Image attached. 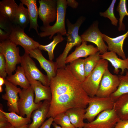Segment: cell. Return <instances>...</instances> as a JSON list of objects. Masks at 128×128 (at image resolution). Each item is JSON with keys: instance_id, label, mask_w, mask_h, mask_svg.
I'll return each instance as SVG.
<instances>
[{"instance_id": "cell-8", "label": "cell", "mask_w": 128, "mask_h": 128, "mask_svg": "<svg viewBox=\"0 0 128 128\" xmlns=\"http://www.w3.org/2000/svg\"><path fill=\"white\" fill-rule=\"evenodd\" d=\"M120 119L113 108L101 113L92 121L85 123L83 128H113Z\"/></svg>"}, {"instance_id": "cell-18", "label": "cell", "mask_w": 128, "mask_h": 128, "mask_svg": "<svg viewBox=\"0 0 128 128\" xmlns=\"http://www.w3.org/2000/svg\"><path fill=\"white\" fill-rule=\"evenodd\" d=\"M116 54L113 52H107L100 54L101 58L109 61L114 69V72L118 74L119 72V69L121 70V75L124 74L126 71L128 70V57L125 59L118 58Z\"/></svg>"}, {"instance_id": "cell-1", "label": "cell", "mask_w": 128, "mask_h": 128, "mask_svg": "<svg viewBox=\"0 0 128 128\" xmlns=\"http://www.w3.org/2000/svg\"><path fill=\"white\" fill-rule=\"evenodd\" d=\"M52 98L47 117L54 118L57 114L74 108H86L90 97L71 72L69 64L58 69L56 75L50 82Z\"/></svg>"}, {"instance_id": "cell-33", "label": "cell", "mask_w": 128, "mask_h": 128, "mask_svg": "<svg viewBox=\"0 0 128 128\" xmlns=\"http://www.w3.org/2000/svg\"><path fill=\"white\" fill-rule=\"evenodd\" d=\"M116 0H112L110 5L108 8L104 12H100L99 14L101 16L109 18L111 21L113 25L117 26L118 20L115 17L114 14V9Z\"/></svg>"}, {"instance_id": "cell-17", "label": "cell", "mask_w": 128, "mask_h": 128, "mask_svg": "<svg viewBox=\"0 0 128 128\" xmlns=\"http://www.w3.org/2000/svg\"><path fill=\"white\" fill-rule=\"evenodd\" d=\"M99 51L97 47L91 45H88L87 42L82 41V44L77 47L74 51L67 57L65 63H70L81 57L86 58L88 56L94 54Z\"/></svg>"}, {"instance_id": "cell-27", "label": "cell", "mask_w": 128, "mask_h": 128, "mask_svg": "<svg viewBox=\"0 0 128 128\" xmlns=\"http://www.w3.org/2000/svg\"><path fill=\"white\" fill-rule=\"evenodd\" d=\"M0 110L4 114L12 126L15 127H19L28 124L31 121V119L26 117L24 118L18 115L15 112H4L3 110V106L1 104H0Z\"/></svg>"}, {"instance_id": "cell-38", "label": "cell", "mask_w": 128, "mask_h": 128, "mask_svg": "<svg viewBox=\"0 0 128 128\" xmlns=\"http://www.w3.org/2000/svg\"><path fill=\"white\" fill-rule=\"evenodd\" d=\"M53 122V118H49L48 119L44 122L39 128H50Z\"/></svg>"}, {"instance_id": "cell-30", "label": "cell", "mask_w": 128, "mask_h": 128, "mask_svg": "<svg viewBox=\"0 0 128 128\" xmlns=\"http://www.w3.org/2000/svg\"><path fill=\"white\" fill-rule=\"evenodd\" d=\"M99 51L84 59V65L86 77L94 69L101 58Z\"/></svg>"}, {"instance_id": "cell-3", "label": "cell", "mask_w": 128, "mask_h": 128, "mask_svg": "<svg viewBox=\"0 0 128 128\" xmlns=\"http://www.w3.org/2000/svg\"><path fill=\"white\" fill-rule=\"evenodd\" d=\"M108 66L107 61L101 58L94 69L81 83L83 88L89 97L96 96L103 75Z\"/></svg>"}, {"instance_id": "cell-2", "label": "cell", "mask_w": 128, "mask_h": 128, "mask_svg": "<svg viewBox=\"0 0 128 128\" xmlns=\"http://www.w3.org/2000/svg\"><path fill=\"white\" fill-rule=\"evenodd\" d=\"M57 14L56 21L55 24L51 26L50 25L40 27L42 31L39 33L41 37L49 36L51 39L56 33H60L63 35H66V31L65 24V18L67 7L66 0H57Z\"/></svg>"}, {"instance_id": "cell-23", "label": "cell", "mask_w": 128, "mask_h": 128, "mask_svg": "<svg viewBox=\"0 0 128 128\" xmlns=\"http://www.w3.org/2000/svg\"><path fill=\"white\" fill-rule=\"evenodd\" d=\"M6 79L14 85H18L23 88H27L31 86L23 68L18 66L15 73L8 76Z\"/></svg>"}, {"instance_id": "cell-43", "label": "cell", "mask_w": 128, "mask_h": 128, "mask_svg": "<svg viewBox=\"0 0 128 128\" xmlns=\"http://www.w3.org/2000/svg\"><path fill=\"white\" fill-rule=\"evenodd\" d=\"M52 125H53L54 128H63L55 123V122H53Z\"/></svg>"}, {"instance_id": "cell-34", "label": "cell", "mask_w": 128, "mask_h": 128, "mask_svg": "<svg viewBox=\"0 0 128 128\" xmlns=\"http://www.w3.org/2000/svg\"><path fill=\"white\" fill-rule=\"evenodd\" d=\"M14 24L11 21L0 15V28L7 32L9 35Z\"/></svg>"}, {"instance_id": "cell-24", "label": "cell", "mask_w": 128, "mask_h": 128, "mask_svg": "<svg viewBox=\"0 0 128 128\" xmlns=\"http://www.w3.org/2000/svg\"><path fill=\"white\" fill-rule=\"evenodd\" d=\"M114 108L120 119H128V93L120 96L115 101Z\"/></svg>"}, {"instance_id": "cell-7", "label": "cell", "mask_w": 128, "mask_h": 128, "mask_svg": "<svg viewBox=\"0 0 128 128\" xmlns=\"http://www.w3.org/2000/svg\"><path fill=\"white\" fill-rule=\"evenodd\" d=\"M9 39L17 45L22 47L25 52L28 54L29 51L38 48L40 44L27 35L24 29L15 24L12 29Z\"/></svg>"}, {"instance_id": "cell-37", "label": "cell", "mask_w": 128, "mask_h": 128, "mask_svg": "<svg viewBox=\"0 0 128 128\" xmlns=\"http://www.w3.org/2000/svg\"><path fill=\"white\" fill-rule=\"evenodd\" d=\"M113 128H128V119H120Z\"/></svg>"}, {"instance_id": "cell-29", "label": "cell", "mask_w": 128, "mask_h": 128, "mask_svg": "<svg viewBox=\"0 0 128 128\" xmlns=\"http://www.w3.org/2000/svg\"><path fill=\"white\" fill-rule=\"evenodd\" d=\"M64 39L62 35L58 33L56 36L53 37V41L49 44L46 45L40 44L38 48L40 50H43L47 52L49 60H53L54 58L53 51L55 47L59 43Z\"/></svg>"}, {"instance_id": "cell-42", "label": "cell", "mask_w": 128, "mask_h": 128, "mask_svg": "<svg viewBox=\"0 0 128 128\" xmlns=\"http://www.w3.org/2000/svg\"><path fill=\"white\" fill-rule=\"evenodd\" d=\"M29 125V124H28L24 125L21 127H18V128L12 126L8 128H28V127Z\"/></svg>"}, {"instance_id": "cell-9", "label": "cell", "mask_w": 128, "mask_h": 128, "mask_svg": "<svg viewBox=\"0 0 128 128\" xmlns=\"http://www.w3.org/2000/svg\"><path fill=\"white\" fill-rule=\"evenodd\" d=\"M120 82L119 75L112 74L107 68L103 75L96 96H110L117 90Z\"/></svg>"}, {"instance_id": "cell-28", "label": "cell", "mask_w": 128, "mask_h": 128, "mask_svg": "<svg viewBox=\"0 0 128 128\" xmlns=\"http://www.w3.org/2000/svg\"><path fill=\"white\" fill-rule=\"evenodd\" d=\"M120 83L117 90L111 96L115 101L120 96L128 93V70L124 75H119Z\"/></svg>"}, {"instance_id": "cell-15", "label": "cell", "mask_w": 128, "mask_h": 128, "mask_svg": "<svg viewBox=\"0 0 128 128\" xmlns=\"http://www.w3.org/2000/svg\"><path fill=\"white\" fill-rule=\"evenodd\" d=\"M25 75L34 91L35 102L38 103L42 100L50 101L52 94L50 86L44 85L40 82L35 80L28 75Z\"/></svg>"}, {"instance_id": "cell-10", "label": "cell", "mask_w": 128, "mask_h": 128, "mask_svg": "<svg viewBox=\"0 0 128 128\" xmlns=\"http://www.w3.org/2000/svg\"><path fill=\"white\" fill-rule=\"evenodd\" d=\"M20 64L25 74L40 82L44 85L49 86L50 81L47 75L44 74L39 70L29 54L25 52L21 56Z\"/></svg>"}, {"instance_id": "cell-39", "label": "cell", "mask_w": 128, "mask_h": 128, "mask_svg": "<svg viewBox=\"0 0 128 128\" xmlns=\"http://www.w3.org/2000/svg\"><path fill=\"white\" fill-rule=\"evenodd\" d=\"M9 34L1 28H0V42L9 39Z\"/></svg>"}, {"instance_id": "cell-16", "label": "cell", "mask_w": 128, "mask_h": 128, "mask_svg": "<svg viewBox=\"0 0 128 128\" xmlns=\"http://www.w3.org/2000/svg\"><path fill=\"white\" fill-rule=\"evenodd\" d=\"M102 36L108 45L109 50L115 53L123 59L126 58L123 49V45L124 40L128 37V30L124 34L115 38L110 37L103 33Z\"/></svg>"}, {"instance_id": "cell-22", "label": "cell", "mask_w": 128, "mask_h": 128, "mask_svg": "<svg viewBox=\"0 0 128 128\" xmlns=\"http://www.w3.org/2000/svg\"><path fill=\"white\" fill-rule=\"evenodd\" d=\"M14 0H3L0 2V15L13 23L15 15L18 7Z\"/></svg>"}, {"instance_id": "cell-13", "label": "cell", "mask_w": 128, "mask_h": 128, "mask_svg": "<svg viewBox=\"0 0 128 128\" xmlns=\"http://www.w3.org/2000/svg\"><path fill=\"white\" fill-rule=\"evenodd\" d=\"M5 93L3 94L2 98L7 101L8 110L10 112H14L19 115L18 108V103L19 98L18 94L22 90L17 87L5 79Z\"/></svg>"}, {"instance_id": "cell-20", "label": "cell", "mask_w": 128, "mask_h": 128, "mask_svg": "<svg viewBox=\"0 0 128 128\" xmlns=\"http://www.w3.org/2000/svg\"><path fill=\"white\" fill-rule=\"evenodd\" d=\"M20 1L27 7L29 20V31L33 29L39 36L38 31L39 26L37 23L38 10L37 6V0H20Z\"/></svg>"}, {"instance_id": "cell-25", "label": "cell", "mask_w": 128, "mask_h": 128, "mask_svg": "<svg viewBox=\"0 0 128 128\" xmlns=\"http://www.w3.org/2000/svg\"><path fill=\"white\" fill-rule=\"evenodd\" d=\"M13 23L24 29L29 23L27 9L25 8L21 2L18 5L16 11Z\"/></svg>"}, {"instance_id": "cell-36", "label": "cell", "mask_w": 128, "mask_h": 128, "mask_svg": "<svg viewBox=\"0 0 128 128\" xmlns=\"http://www.w3.org/2000/svg\"><path fill=\"white\" fill-rule=\"evenodd\" d=\"M11 126L4 114L0 110V128H8Z\"/></svg>"}, {"instance_id": "cell-5", "label": "cell", "mask_w": 128, "mask_h": 128, "mask_svg": "<svg viewBox=\"0 0 128 128\" xmlns=\"http://www.w3.org/2000/svg\"><path fill=\"white\" fill-rule=\"evenodd\" d=\"M17 45L9 39L0 43V53L4 56L6 64V71L8 76L12 74L18 64L20 63L21 56Z\"/></svg>"}, {"instance_id": "cell-6", "label": "cell", "mask_w": 128, "mask_h": 128, "mask_svg": "<svg viewBox=\"0 0 128 128\" xmlns=\"http://www.w3.org/2000/svg\"><path fill=\"white\" fill-rule=\"evenodd\" d=\"M19 98L18 108L19 115L31 119L33 112L39 108L41 105V102L36 103L34 102V93L31 86L27 88H23L19 94Z\"/></svg>"}, {"instance_id": "cell-32", "label": "cell", "mask_w": 128, "mask_h": 128, "mask_svg": "<svg viewBox=\"0 0 128 128\" xmlns=\"http://www.w3.org/2000/svg\"><path fill=\"white\" fill-rule=\"evenodd\" d=\"M53 121L63 128H76L72 124L65 112L57 115L53 118Z\"/></svg>"}, {"instance_id": "cell-12", "label": "cell", "mask_w": 128, "mask_h": 128, "mask_svg": "<svg viewBox=\"0 0 128 128\" xmlns=\"http://www.w3.org/2000/svg\"><path fill=\"white\" fill-rule=\"evenodd\" d=\"M38 9L39 18L42 21L43 26L50 25L55 21L57 14V1L56 0H39Z\"/></svg>"}, {"instance_id": "cell-4", "label": "cell", "mask_w": 128, "mask_h": 128, "mask_svg": "<svg viewBox=\"0 0 128 128\" xmlns=\"http://www.w3.org/2000/svg\"><path fill=\"white\" fill-rule=\"evenodd\" d=\"M115 101L110 96L90 97L88 107L85 109L84 119L88 122L93 121L102 112L114 108Z\"/></svg>"}, {"instance_id": "cell-19", "label": "cell", "mask_w": 128, "mask_h": 128, "mask_svg": "<svg viewBox=\"0 0 128 128\" xmlns=\"http://www.w3.org/2000/svg\"><path fill=\"white\" fill-rule=\"evenodd\" d=\"M50 102L48 100H44L40 106L33 112L31 117L32 122L29 124L28 128H39L41 125L47 118Z\"/></svg>"}, {"instance_id": "cell-26", "label": "cell", "mask_w": 128, "mask_h": 128, "mask_svg": "<svg viewBox=\"0 0 128 128\" xmlns=\"http://www.w3.org/2000/svg\"><path fill=\"white\" fill-rule=\"evenodd\" d=\"M84 60V59L80 58L72 61L69 64L72 73L76 78L81 83L86 78Z\"/></svg>"}, {"instance_id": "cell-41", "label": "cell", "mask_w": 128, "mask_h": 128, "mask_svg": "<svg viewBox=\"0 0 128 128\" xmlns=\"http://www.w3.org/2000/svg\"><path fill=\"white\" fill-rule=\"evenodd\" d=\"M5 83V79L0 77V86H2Z\"/></svg>"}, {"instance_id": "cell-31", "label": "cell", "mask_w": 128, "mask_h": 128, "mask_svg": "<svg viewBox=\"0 0 128 128\" xmlns=\"http://www.w3.org/2000/svg\"><path fill=\"white\" fill-rule=\"evenodd\" d=\"M126 2V0H120L116 9V10L118 12L120 16L118 29L119 31H124L125 29V26L123 23V20L125 16L128 17Z\"/></svg>"}, {"instance_id": "cell-44", "label": "cell", "mask_w": 128, "mask_h": 128, "mask_svg": "<svg viewBox=\"0 0 128 128\" xmlns=\"http://www.w3.org/2000/svg\"><path fill=\"white\" fill-rule=\"evenodd\" d=\"M3 91V89L2 86H0V92H2Z\"/></svg>"}, {"instance_id": "cell-14", "label": "cell", "mask_w": 128, "mask_h": 128, "mask_svg": "<svg viewBox=\"0 0 128 128\" xmlns=\"http://www.w3.org/2000/svg\"><path fill=\"white\" fill-rule=\"evenodd\" d=\"M28 54L31 57L38 61L41 68L46 72L50 82L51 79L54 77L57 73L58 68L56 62L46 59L42 55L41 50L38 48L30 50Z\"/></svg>"}, {"instance_id": "cell-40", "label": "cell", "mask_w": 128, "mask_h": 128, "mask_svg": "<svg viewBox=\"0 0 128 128\" xmlns=\"http://www.w3.org/2000/svg\"><path fill=\"white\" fill-rule=\"evenodd\" d=\"M67 5L73 9L76 8L78 5V2L76 0H67Z\"/></svg>"}, {"instance_id": "cell-35", "label": "cell", "mask_w": 128, "mask_h": 128, "mask_svg": "<svg viewBox=\"0 0 128 128\" xmlns=\"http://www.w3.org/2000/svg\"><path fill=\"white\" fill-rule=\"evenodd\" d=\"M7 74L5 59L3 55L0 53V77L5 79Z\"/></svg>"}, {"instance_id": "cell-11", "label": "cell", "mask_w": 128, "mask_h": 128, "mask_svg": "<svg viewBox=\"0 0 128 128\" xmlns=\"http://www.w3.org/2000/svg\"><path fill=\"white\" fill-rule=\"evenodd\" d=\"M98 22H94L80 36L82 41L90 42L95 44L101 54L107 52L108 47L104 42L102 34L98 27Z\"/></svg>"}, {"instance_id": "cell-21", "label": "cell", "mask_w": 128, "mask_h": 128, "mask_svg": "<svg viewBox=\"0 0 128 128\" xmlns=\"http://www.w3.org/2000/svg\"><path fill=\"white\" fill-rule=\"evenodd\" d=\"M72 124L76 128H83L85 123L83 120L85 109L74 108L69 109L65 112Z\"/></svg>"}]
</instances>
